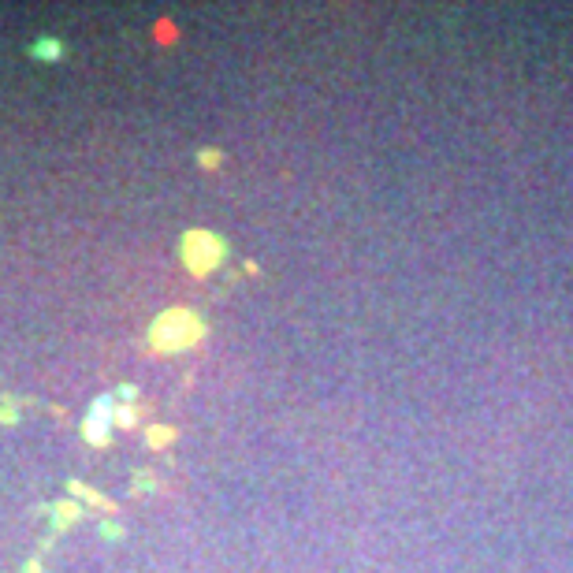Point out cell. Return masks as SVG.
<instances>
[{
	"mask_svg": "<svg viewBox=\"0 0 573 573\" xmlns=\"http://www.w3.org/2000/svg\"><path fill=\"white\" fill-rule=\"evenodd\" d=\"M224 253H227V246L220 235H213V231H186L183 235V265L194 276H208L224 261Z\"/></svg>",
	"mask_w": 573,
	"mask_h": 573,
	"instance_id": "obj_2",
	"label": "cell"
},
{
	"mask_svg": "<svg viewBox=\"0 0 573 573\" xmlns=\"http://www.w3.org/2000/svg\"><path fill=\"white\" fill-rule=\"evenodd\" d=\"M202 335H205V321L194 313V309H168V313H160L149 327L153 350H164V354L190 350Z\"/></svg>",
	"mask_w": 573,
	"mask_h": 573,
	"instance_id": "obj_1",
	"label": "cell"
},
{
	"mask_svg": "<svg viewBox=\"0 0 573 573\" xmlns=\"http://www.w3.org/2000/svg\"><path fill=\"white\" fill-rule=\"evenodd\" d=\"M164 443H171V429H153L149 432V447H164Z\"/></svg>",
	"mask_w": 573,
	"mask_h": 573,
	"instance_id": "obj_5",
	"label": "cell"
},
{
	"mask_svg": "<svg viewBox=\"0 0 573 573\" xmlns=\"http://www.w3.org/2000/svg\"><path fill=\"white\" fill-rule=\"evenodd\" d=\"M30 52H34V56H41V60H60V56H63V45H56V41H38V45H30Z\"/></svg>",
	"mask_w": 573,
	"mask_h": 573,
	"instance_id": "obj_4",
	"label": "cell"
},
{
	"mask_svg": "<svg viewBox=\"0 0 573 573\" xmlns=\"http://www.w3.org/2000/svg\"><path fill=\"white\" fill-rule=\"evenodd\" d=\"M75 514H78V510H75L71 503H67V506H56V521H60V525H71V517H75Z\"/></svg>",
	"mask_w": 573,
	"mask_h": 573,
	"instance_id": "obj_6",
	"label": "cell"
},
{
	"mask_svg": "<svg viewBox=\"0 0 573 573\" xmlns=\"http://www.w3.org/2000/svg\"><path fill=\"white\" fill-rule=\"evenodd\" d=\"M216 160H220V153H216V149H205V153H202V164H205V168H216Z\"/></svg>",
	"mask_w": 573,
	"mask_h": 573,
	"instance_id": "obj_7",
	"label": "cell"
},
{
	"mask_svg": "<svg viewBox=\"0 0 573 573\" xmlns=\"http://www.w3.org/2000/svg\"><path fill=\"white\" fill-rule=\"evenodd\" d=\"M112 413V402H108V398H101V402L94 406V417H86V424H82V435H86L89 443H105L108 440V424H105V417Z\"/></svg>",
	"mask_w": 573,
	"mask_h": 573,
	"instance_id": "obj_3",
	"label": "cell"
}]
</instances>
